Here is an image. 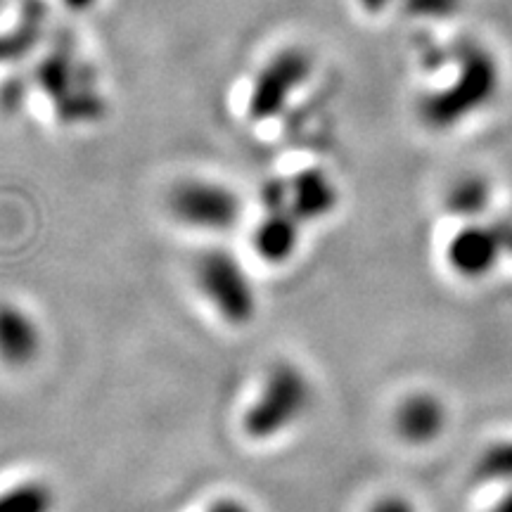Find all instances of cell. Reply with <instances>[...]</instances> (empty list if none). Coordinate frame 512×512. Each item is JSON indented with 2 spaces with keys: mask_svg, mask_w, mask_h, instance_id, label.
I'll use <instances>...</instances> for the list:
<instances>
[{
  "mask_svg": "<svg viewBox=\"0 0 512 512\" xmlns=\"http://www.w3.org/2000/svg\"><path fill=\"white\" fill-rule=\"evenodd\" d=\"M316 401L311 377L292 361H278L266 370L259 392L242 413V432L252 441H273L287 434L311 413Z\"/></svg>",
  "mask_w": 512,
  "mask_h": 512,
  "instance_id": "cell-1",
  "label": "cell"
},
{
  "mask_svg": "<svg viewBox=\"0 0 512 512\" xmlns=\"http://www.w3.org/2000/svg\"><path fill=\"white\" fill-rule=\"evenodd\" d=\"M195 283L204 302L226 325L245 328L256 318L259 294L252 275L228 249L214 247L197 256Z\"/></svg>",
  "mask_w": 512,
  "mask_h": 512,
  "instance_id": "cell-2",
  "label": "cell"
},
{
  "mask_svg": "<svg viewBox=\"0 0 512 512\" xmlns=\"http://www.w3.org/2000/svg\"><path fill=\"white\" fill-rule=\"evenodd\" d=\"M169 214L197 233H230L242 219V200L226 183L185 178L169 192Z\"/></svg>",
  "mask_w": 512,
  "mask_h": 512,
  "instance_id": "cell-3",
  "label": "cell"
},
{
  "mask_svg": "<svg viewBox=\"0 0 512 512\" xmlns=\"http://www.w3.org/2000/svg\"><path fill=\"white\" fill-rule=\"evenodd\" d=\"M43 349V330L22 304L0 302V363L10 370L34 366Z\"/></svg>",
  "mask_w": 512,
  "mask_h": 512,
  "instance_id": "cell-4",
  "label": "cell"
},
{
  "mask_svg": "<svg viewBox=\"0 0 512 512\" xmlns=\"http://www.w3.org/2000/svg\"><path fill=\"white\" fill-rule=\"evenodd\" d=\"M302 226L304 223L287 207L264 209L252 233L254 254L268 266L287 264L302 245Z\"/></svg>",
  "mask_w": 512,
  "mask_h": 512,
  "instance_id": "cell-5",
  "label": "cell"
},
{
  "mask_svg": "<svg viewBox=\"0 0 512 512\" xmlns=\"http://www.w3.org/2000/svg\"><path fill=\"white\" fill-rule=\"evenodd\" d=\"M339 204V190L320 169H302L287 181V209L302 223L328 219Z\"/></svg>",
  "mask_w": 512,
  "mask_h": 512,
  "instance_id": "cell-6",
  "label": "cell"
},
{
  "mask_svg": "<svg viewBox=\"0 0 512 512\" xmlns=\"http://www.w3.org/2000/svg\"><path fill=\"white\" fill-rule=\"evenodd\" d=\"M446 411L434 394H408L394 411V430L401 441L413 446H425L444 430Z\"/></svg>",
  "mask_w": 512,
  "mask_h": 512,
  "instance_id": "cell-7",
  "label": "cell"
},
{
  "mask_svg": "<svg viewBox=\"0 0 512 512\" xmlns=\"http://www.w3.org/2000/svg\"><path fill=\"white\" fill-rule=\"evenodd\" d=\"M55 508V489L43 479H22L0 491V512H55Z\"/></svg>",
  "mask_w": 512,
  "mask_h": 512,
  "instance_id": "cell-8",
  "label": "cell"
},
{
  "mask_svg": "<svg viewBox=\"0 0 512 512\" xmlns=\"http://www.w3.org/2000/svg\"><path fill=\"white\" fill-rule=\"evenodd\" d=\"M448 259L456 271L465 275H479L489 268L494 259V245L479 230H465L448 245Z\"/></svg>",
  "mask_w": 512,
  "mask_h": 512,
  "instance_id": "cell-9",
  "label": "cell"
},
{
  "mask_svg": "<svg viewBox=\"0 0 512 512\" xmlns=\"http://www.w3.org/2000/svg\"><path fill=\"white\" fill-rule=\"evenodd\" d=\"M484 470L489 472V477H512V444L491 448L489 456L484 458Z\"/></svg>",
  "mask_w": 512,
  "mask_h": 512,
  "instance_id": "cell-10",
  "label": "cell"
},
{
  "mask_svg": "<svg viewBox=\"0 0 512 512\" xmlns=\"http://www.w3.org/2000/svg\"><path fill=\"white\" fill-rule=\"evenodd\" d=\"M202 512H254V510L252 505L242 501L240 496H219L211 503H207V508Z\"/></svg>",
  "mask_w": 512,
  "mask_h": 512,
  "instance_id": "cell-11",
  "label": "cell"
},
{
  "mask_svg": "<svg viewBox=\"0 0 512 512\" xmlns=\"http://www.w3.org/2000/svg\"><path fill=\"white\" fill-rule=\"evenodd\" d=\"M368 512H415L413 503L403 496H382L370 505Z\"/></svg>",
  "mask_w": 512,
  "mask_h": 512,
  "instance_id": "cell-12",
  "label": "cell"
}]
</instances>
